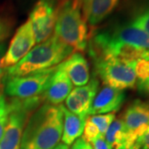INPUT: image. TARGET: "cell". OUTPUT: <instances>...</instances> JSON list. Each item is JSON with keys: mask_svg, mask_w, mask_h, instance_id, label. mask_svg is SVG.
I'll use <instances>...</instances> for the list:
<instances>
[{"mask_svg": "<svg viewBox=\"0 0 149 149\" xmlns=\"http://www.w3.org/2000/svg\"><path fill=\"white\" fill-rule=\"evenodd\" d=\"M94 149H112V148L106 142L104 136H100L92 143Z\"/></svg>", "mask_w": 149, "mask_h": 149, "instance_id": "d4e9b609", "label": "cell"}, {"mask_svg": "<svg viewBox=\"0 0 149 149\" xmlns=\"http://www.w3.org/2000/svg\"><path fill=\"white\" fill-rule=\"evenodd\" d=\"M36 45L31 22L28 19L17 28L2 61V67L8 69L18 63Z\"/></svg>", "mask_w": 149, "mask_h": 149, "instance_id": "ba28073f", "label": "cell"}, {"mask_svg": "<svg viewBox=\"0 0 149 149\" xmlns=\"http://www.w3.org/2000/svg\"><path fill=\"white\" fill-rule=\"evenodd\" d=\"M57 0H38L29 16L36 43L52 36L59 9Z\"/></svg>", "mask_w": 149, "mask_h": 149, "instance_id": "52a82bcc", "label": "cell"}, {"mask_svg": "<svg viewBox=\"0 0 149 149\" xmlns=\"http://www.w3.org/2000/svg\"><path fill=\"white\" fill-rule=\"evenodd\" d=\"M8 118V104L5 95L0 91V140L2 139Z\"/></svg>", "mask_w": 149, "mask_h": 149, "instance_id": "44dd1931", "label": "cell"}, {"mask_svg": "<svg viewBox=\"0 0 149 149\" xmlns=\"http://www.w3.org/2000/svg\"><path fill=\"white\" fill-rule=\"evenodd\" d=\"M74 52L54 34L33 47L21 61L7 69L4 78L18 77L55 67Z\"/></svg>", "mask_w": 149, "mask_h": 149, "instance_id": "7a4b0ae2", "label": "cell"}, {"mask_svg": "<svg viewBox=\"0 0 149 149\" xmlns=\"http://www.w3.org/2000/svg\"><path fill=\"white\" fill-rule=\"evenodd\" d=\"M142 58L144 59H147V60H148L149 61V51H147V52H145L143 54V57Z\"/></svg>", "mask_w": 149, "mask_h": 149, "instance_id": "4dcf8cb0", "label": "cell"}, {"mask_svg": "<svg viewBox=\"0 0 149 149\" xmlns=\"http://www.w3.org/2000/svg\"><path fill=\"white\" fill-rule=\"evenodd\" d=\"M149 35V5L134 17L131 23Z\"/></svg>", "mask_w": 149, "mask_h": 149, "instance_id": "d6986e66", "label": "cell"}, {"mask_svg": "<svg viewBox=\"0 0 149 149\" xmlns=\"http://www.w3.org/2000/svg\"><path fill=\"white\" fill-rule=\"evenodd\" d=\"M120 0H91L87 22L95 27L109 16Z\"/></svg>", "mask_w": 149, "mask_h": 149, "instance_id": "e0dca14e", "label": "cell"}, {"mask_svg": "<svg viewBox=\"0 0 149 149\" xmlns=\"http://www.w3.org/2000/svg\"><path fill=\"white\" fill-rule=\"evenodd\" d=\"M99 86L100 82L94 75L85 85L72 90L65 99V108L73 113L88 118Z\"/></svg>", "mask_w": 149, "mask_h": 149, "instance_id": "9c48e42d", "label": "cell"}, {"mask_svg": "<svg viewBox=\"0 0 149 149\" xmlns=\"http://www.w3.org/2000/svg\"><path fill=\"white\" fill-rule=\"evenodd\" d=\"M63 131L61 105L46 103L30 116L22 133L20 149H53Z\"/></svg>", "mask_w": 149, "mask_h": 149, "instance_id": "6da1fadb", "label": "cell"}, {"mask_svg": "<svg viewBox=\"0 0 149 149\" xmlns=\"http://www.w3.org/2000/svg\"><path fill=\"white\" fill-rule=\"evenodd\" d=\"M89 118L98 128L100 135L104 137L108 128L115 118V113H104V114H96L89 117Z\"/></svg>", "mask_w": 149, "mask_h": 149, "instance_id": "ac0fdd59", "label": "cell"}, {"mask_svg": "<svg viewBox=\"0 0 149 149\" xmlns=\"http://www.w3.org/2000/svg\"><path fill=\"white\" fill-rule=\"evenodd\" d=\"M72 89L73 84L67 74L63 70L56 66L48 82L46 91L43 93V96L48 104L57 106L65 100Z\"/></svg>", "mask_w": 149, "mask_h": 149, "instance_id": "7c38bea8", "label": "cell"}, {"mask_svg": "<svg viewBox=\"0 0 149 149\" xmlns=\"http://www.w3.org/2000/svg\"><path fill=\"white\" fill-rule=\"evenodd\" d=\"M104 139L112 149L130 148L134 147L137 141L126 128L121 118L113 120L107 130Z\"/></svg>", "mask_w": 149, "mask_h": 149, "instance_id": "9a60e30c", "label": "cell"}, {"mask_svg": "<svg viewBox=\"0 0 149 149\" xmlns=\"http://www.w3.org/2000/svg\"><path fill=\"white\" fill-rule=\"evenodd\" d=\"M82 134H83L82 139L91 143H92L97 138L101 136L98 128L95 125V123L91 122L89 117L85 121V128H84V131Z\"/></svg>", "mask_w": 149, "mask_h": 149, "instance_id": "7402d4cb", "label": "cell"}, {"mask_svg": "<svg viewBox=\"0 0 149 149\" xmlns=\"http://www.w3.org/2000/svg\"><path fill=\"white\" fill-rule=\"evenodd\" d=\"M70 149H94L91 143L85 141L82 138L76 139L72 143Z\"/></svg>", "mask_w": 149, "mask_h": 149, "instance_id": "484cf974", "label": "cell"}, {"mask_svg": "<svg viewBox=\"0 0 149 149\" xmlns=\"http://www.w3.org/2000/svg\"><path fill=\"white\" fill-rule=\"evenodd\" d=\"M57 1H58V3H61V4L62 3H65V2H66L68 0H57Z\"/></svg>", "mask_w": 149, "mask_h": 149, "instance_id": "1f68e13d", "label": "cell"}, {"mask_svg": "<svg viewBox=\"0 0 149 149\" xmlns=\"http://www.w3.org/2000/svg\"><path fill=\"white\" fill-rule=\"evenodd\" d=\"M56 66L18 77L4 78V92L9 97L27 100L43 95Z\"/></svg>", "mask_w": 149, "mask_h": 149, "instance_id": "5b68a950", "label": "cell"}, {"mask_svg": "<svg viewBox=\"0 0 149 149\" xmlns=\"http://www.w3.org/2000/svg\"><path fill=\"white\" fill-rule=\"evenodd\" d=\"M122 119L130 133L138 139L149 127V104L134 100L124 111Z\"/></svg>", "mask_w": 149, "mask_h": 149, "instance_id": "30bf717a", "label": "cell"}, {"mask_svg": "<svg viewBox=\"0 0 149 149\" xmlns=\"http://www.w3.org/2000/svg\"><path fill=\"white\" fill-rule=\"evenodd\" d=\"M134 147L137 149H149V127L137 139Z\"/></svg>", "mask_w": 149, "mask_h": 149, "instance_id": "cb8c5ba5", "label": "cell"}, {"mask_svg": "<svg viewBox=\"0 0 149 149\" xmlns=\"http://www.w3.org/2000/svg\"><path fill=\"white\" fill-rule=\"evenodd\" d=\"M61 109L63 111V131L61 140L63 143L70 146L82 135L87 118L73 113L62 104Z\"/></svg>", "mask_w": 149, "mask_h": 149, "instance_id": "2e32d148", "label": "cell"}, {"mask_svg": "<svg viewBox=\"0 0 149 149\" xmlns=\"http://www.w3.org/2000/svg\"><path fill=\"white\" fill-rule=\"evenodd\" d=\"M134 72L139 81L147 80L149 78V61L147 59L139 58L133 64Z\"/></svg>", "mask_w": 149, "mask_h": 149, "instance_id": "ffe728a7", "label": "cell"}, {"mask_svg": "<svg viewBox=\"0 0 149 149\" xmlns=\"http://www.w3.org/2000/svg\"><path fill=\"white\" fill-rule=\"evenodd\" d=\"M53 149H70L69 148V146H67V145H65L63 143H58Z\"/></svg>", "mask_w": 149, "mask_h": 149, "instance_id": "f546056e", "label": "cell"}, {"mask_svg": "<svg viewBox=\"0 0 149 149\" xmlns=\"http://www.w3.org/2000/svg\"><path fill=\"white\" fill-rule=\"evenodd\" d=\"M45 100L43 95L27 100L13 98L8 101V118L0 140V149H20L22 133L32 113Z\"/></svg>", "mask_w": 149, "mask_h": 149, "instance_id": "277c9868", "label": "cell"}, {"mask_svg": "<svg viewBox=\"0 0 149 149\" xmlns=\"http://www.w3.org/2000/svg\"><path fill=\"white\" fill-rule=\"evenodd\" d=\"M79 1H80V6H81V10H82V13H83V15H84L85 18L87 21L91 0H79Z\"/></svg>", "mask_w": 149, "mask_h": 149, "instance_id": "f1b7e54d", "label": "cell"}, {"mask_svg": "<svg viewBox=\"0 0 149 149\" xmlns=\"http://www.w3.org/2000/svg\"><path fill=\"white\" fill-rule=\"evenodd\" d=\"M5 44L4 43H0V85H1V82L3 79L4 78V75H5V70L2 67V61L3 58L5 55Z\"/></svg>", "mask_w": 149, "mask_h": 149, "instance_id": "4316f807", "label": "cell"}, {"mask_svg": "<svg viewBox=\"0 0 149 149\" xmlns=\"http://www.w3.org/2000/svg\"><path fill=\"white\" fill-rule=\"evenodd\" d=\"M138 89L140 93L149 95V78L143 81H139Z\"/></svg>", "mask_w": 149, "mask_h": 149, "instance_id": "83f0119b", "label": "cell"}, {"mask_svg": "<svg viewBox=\"0 0 149 149\" xmlns=\"http://www.w3.org/2000/svg\"><path fill=\"white\" fill-rule=\"evenodd\" d=\"M123 91L104 85L96 94L90 111V115L111 113L118 111L125 100Z\"/></svg>", "mask_w": 149, "mask_h": 149, "instance_id": "8fae6325", "label": "cell"}, {"mask_svg": "<svg viewBox=\"0 0 149 149\" xmlns=\"http://www.w3.org/2000/svg\"><path fill=\"white\" fill-rule=\"evenodd\" d=\"M11 31L12 26L9 21L5 17L0 16V43L3 42L10 35Z\"/></svg>", "mask_w": 149, "mask_h": 149, "instance_id": "603a6c76", "label": "cell"}, {"mask_svg": "<svg viewBox=\"0 0 149 149\" xmlns=\"http://www.w3.org/2000/svg\"><path fill=\"white\" fill-rule=\"evenodd\" d=\"M126 149H137L135 147H132V148H126Z\"/></svg>", "mask_w": 149, "mask_h": 149, "instance_id": "d6a6232c", "label": "cell"}, {"mask_svg": "<svg viewBox=\"0 0 149 149\" xmlns=\"http://www.w3.org/2000/svg\"><path fill=\"white\" fill-rule=\"evenodd\" d=\"M109 37L118 42L125 43L144 51H149V35L132 24L107 30Z\"/></svg>", "mask_w": 149, "mask_h": 149, "instance_id": "5bb4252c", "label": "cell"}, {"mask_svg": "<svg viewBox=\"0 0 149 149\" xmlns=\"http://www.w3.org/2000/svg\"><path fill=\"white\" fill-rule=\"evenodd\" d=\"M58 66L75 86H84L90 80V67L83 53L73 52Z\"/></svg>", "mask_w": 149, "mask_h": 149, "instance_id": "4fadbf2b", "label": "cell"}, {"mask_svg": "<svg viewBox=\"0 0 149 149\" xmlns=\"http://www.w3.org/2000/svg\"><path fill=\"white\" fill-rule=\"evenodd\" d=\"M54 30L59 40L70 47L74 52H85L91 33L79 0H68L59 5Z\"/></svg>", "mask_w": 149, "mask_h": 149, "instance_id": "3957f363", "label": "cell"}, {"mask_svg": "<svg viewBox=\"0 0 149 149\" xmlns=\"http://www.w3.org/2000/svg\"><path fill=\"white\" fill-rule=\"evenodd\" d=\"M93 61L96 74L107 86L123 91L133 89L136 85L134 62H124L112 59H95Z\"/></svg>", "mask_w": 149, "mask_h": 149, "instance_id": "8992f818", "label": "cell"}]
</instances>
